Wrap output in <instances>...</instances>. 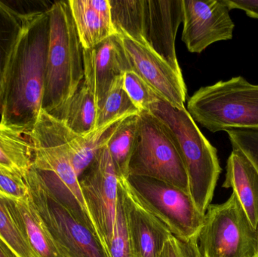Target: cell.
Segmentation results:
<instances>
[{"label": "cell", "mask_w": 258, "mask_h": 257, "mask_svg": "<svg viewBox=\"0 0 258 257\" xmlns=\"http://www.w3.org/2000/svg\"><path fill=\"white\" fill-rule=\"evenodd\" d=\"M168 128L184 164L189 193L197 209L206 214L221 173L216 148L203 135L186 108H177L162 99L149 109Z\"/></svg>", "instance_id": "7a4b0ae2"}, {"label": "cell", "mask_w": 258, "mask_h": 257, "mask_svg": "<svg viewBox=\"0 0 258 257\" xmlns=\"http://www.w3.org/2000/svg\"><path fill=\"white\" fill-rule=\"evenodd\" d=\"M3 198L12 220L34 257H66L47 230L30 197L27 201Z\"/></svg>", "instance_id": "2e32d148"}, {"label": "cell", "mask_w": 258, "mask_h": 257, "mask_svg": "<svg viewBox=\"0 0 258 257\" xmlns=\"http://www.w3.org/2000/svg\"><path fill=\"white\" fill-rule=\"evenodd\" d=\"M138 117L131 116L120 121L106 145L119 178L128 177V164L136 137Z\"/></svg>", "instance_id": "44dd1931"}, {"label": "cell", "mask_w": 258, "mask_h": 257, "mask_svg": "<svg viewBox=\"0 0 258 257\" xmlns=\"http://www.w3.org/2000/svg\"><path fill=\"white\" fill-rule=\"evenodd\" d=\"M25 19L0 1V110L9 63Z\"/></svg>", "instance_id": "ffe728a7"}, {"label": "cell", "mask_w": 258, "mask_h": 257, "mask_svg": "<svg viewBox=\"0 0 258 257\" xmlns=\"http://www.w3.org/2000/svg\"><path fill=\"white\" fill-rule=\"evenodd\" d=\"M48 10L27 17L9 63L0 122L30 131L42 110L49 41Z\"/></svg>", "instance_id": "6da1fadb"}, {"label": "cell", "mask_w": 258, "mask_h": 257, "mask_svg": "<svg viewBox=\"0 0 258 257\" xmlns=\"http://www.w3.org/2000/svg\"><path fill=\"white\" fill-rule=\"evenodd\" d=\"M49 41L42 110L54 115L75 95L84 80L83 48L68 1L48 9Z\"/></svg>", "instance_id": "3957f363"}, {"label": "cell", "mask_w": 258, "mask_h": 257, "mask_svg": "<svg viewBox=\"0 0 258 257\" xmlns=\"http://www.w3.org/2000/svg\"><path fill=\"white\" fill-rule=\"evenodd\" d=\"M128 176L158 180L189 195L187 175L175 140L166 126L150 111L138 115Z\"/></svg>", "instance_id": "8992f818"}, {"label": "cell", "mask_w": 258, "mask_h": 257, "mask_svg": "<svg viewBox=\"0 0 258 257\" xmlns=\"http://www.w3.org/2000/svg\"><path fill=\"white\" fill-rule=\"evenodd\" d=\"M123 200L135 257H159L171 231L140 200L126 178L118 184Z\"/></svg>", "instance_id": "5bb4252c"}, {"label": "cell", "mask_w": 258, "mask_h": 257, "mask_svg": "<svg viewBox=\"0 0 258 257\" xmlns=\"http://www.w3.org/2000/svg\"><path fill=\"white\" fill-rule=\"evenodd\" d=\"M69 4L83 49H91L118 34L110 0H69Z\"/></svg>", "instance_id": "9a60e30c"}, {"label": "cell", "mask_w": 258, "mask_h": 257, "mask_svg": "<svg viewBox=\"0 0 258 257\" xmlns=\"http://www.w3.org/2000/svg\"><path fill=\"white\" fill-rule=\"evenodd\" d=\"M0 239L16 257H34L0 196Z\"/></svg>", "instance_id": "cb8c5ba5"}, {"label": "cell", "mask_w": 258, "mask_h": 257, "mask_svg": "<svg viewBox=\"0 0 258 257\" xmlns=\"http://www.w3.org/2000/svg\"><path fill=\"white\" fill-rule=\"evenodd\" d=\"M24 178L30 202L66 257H109L98 235L48 191L31 167Z\"/></svg>", "instance_id": "52a82bcc"}, {"label": "cell", "mask_w": 258, "mask_h": 257, "mask_svg": "<svg viewBox=\"0 0 258 257\" xmlns=\"http://www.w3.org/2000/svg\"><path fill=\"white\" fill-rule=\"evenodd\" d=\"M230 10L240 9L250 18L258 19V0H224Z\"/></svg>", "instance_id": "f1b7e54d"}, {"label": "cell", "mask_w": 258, "mask_h": 257, "mask_svg": "<svg viewBox=\"0 0 258 257\" xmlns=\"http://www.w3.org/2000/svg\"><path fill=\"white\" fill-rule=\"evenodd\" d=\"M29 131L0 122V167L25 175L33 162Z\"/></svg>", "instance_id": "ac0fdd59"}, {"label": "cell", "mask_w": 258, "mask_h": 257, "mask_svg": "<svg viewBox=\"0 0 258 257\" xmlns=\"http://www.w3.org/2000/svg\"><path fill=\"white\" fill-rule=\"evenodd\" d=\"M226 132L233 149L243 153L258 172V129H232Z\"/></svg>", "instance_id": "484cf974"}, {"label": "cell", "mask_w": 258, "mask_h": 257, "mask_svg": "<svg viewBox=\"0 0 258 257\" xmlns=\"http://www.w3.org/2000/svg\"><path fill=\"white\" fill-rule=\"evenodd\" d=\"M119 179L107 146L79 178L85 205L107 252L113 237Z\"/></svg>", "instance_id": "30bf717a"}, {"label": "cell", "mask_w": 258, "mask_h": 257, "mask_svg": "<svg viewBox=\"0 0 258 257\" xmlns=\"http://www.w3.org/2000/svg\"><path fill=\"white\" fill-rule=\"evenodd\" d=\"M186 110L212 133L258 129V84L238 76L200 88L189 98Z\"/></svg>", "instance_id": "5b68a950"}, {"label": "cell", "mask_w": 258, "mask_h": 257, "mask_svg": "<svg viewBox=\"0 0 258 257\" xmlns=\"http://www.w3.org/2000/svg\"><path fill=\"white\" fill-rule=\"evenodd\" d=\"M0 196L15 200H28V187L24 175L0 167Z\"/></svg>", "instance_id": "4316f807"}, {"label": "cell", "mask_w": 258, "mask_h": 257, "mask_svg": "<svg viewBox=\"0 0 258 257\" xmlns=\"http://www.w3.org/2000/svg\"><path fill=\"white\" fill-rule=\"evenodd\" d=\"M0 257H16L0 239Z\"/></svg>", "instance_id": "f546056e"}, {"label": "cell", "mask_w": 258, "mask_h": 257, "mask_svg": "<svg viewBox=\"0 0 258 257\" xmlns=\"http://www.w3.org/2000/svg\"><path fill=\"white\" fill-rule=\"evenodd\" d=\"M131 66L162 99L177 108H185L186 87L178 72L159 54L125 35L119 34Z\"/></svg>", "instance_id": "7c38bea8"}, {"label": "cell", "mask_w": 258, "mask_h": 257, "mask_svg": "<svg viewBox=\"0 0 258 257\" xmlns=\"http://www.w3.org/2000/svg\"><path fill=\"white\" fill-rule=\"evenodd\" d=\"M129 185L143 204L174 236L197 238L204 222L188 193L167 183L144 177L128 176Z\"/></svg>", "instance_id": "9c48e42d"}, {"label": "cell", "mask_w": 258, "mask_h": 257, "mask_svg": "<svg viewBox=\"0 0 258 257\" xmlns=\"http://www.w3.org/2000/svg\"><path fill=\"white\" fill-rule=\"evenodd\" d=\"M83 66L84 81L95 97L98 110L116 78L132 70L119 34L110 36L91 49H83Z\"/></svg>", "instance_id": "4fadbf2b"}, {"label": "cell", "mask_w": 258, "mask_h": 257, "mask_svg": "<svg viewBox=\"0 0 258 257\" xmlns=\"http://www.w3.org/2000/svg\"><path fill=\"white\" fill-rule=\"evenodd\" d=\"M123 86L131 101L141 113L149 111L150 106L153 103L159 99H162L161 97L133 70H128L124 73Z\"/></svg>", "instance_id": "d4e9b609"}, {"label": "cell", "mask_w": 258, "mask_h": 257, "mask_svg": "<svg viewBox=\"0 0 258 257\" xmlns=\"http://www.w3.org/2000/svg\"><path fill=\"white\" fill-rule=\"evenodd\" d=\"M198 241L203 257H257V232L234 193L209 205Z\"/></svg>", "instance_id": "ba28073f"}, {"label": "cell", "mask_w": 258, "mask_h": 257, "mask_svg": "<svg viewBox=\"0 0 258 257\" xmlns=\"http://www.w3.org/2000/svg\"><path fill=\"white\" fill-rule=\"evenodd\" d=\"M223 187L232 189L251 225L258 226V172L240 151L233 149L226 166Z\"/></svg>", "instance_id": "e0dca14e"}, {"label": "cell", "mask_w": 258, "mask_h": 257, "mask_svg": "<svg viewBox=\"0 0 258 257\" xmlns=\"http://www.w3.org/2000/svg\"><path fill=\"white\" fill-rule=\"evenodd\" d=\"M159 257H203L199 246L198 237L183 239L171 235L168 238Z\"/></svg>", "instance_id": "83f0119b"}, {"label": "cell", "mask_w": 258, "mask_h": 257, "mask_svg": "<svg viewBox=\"0 0 258 257\" xmlns=\"http://www.w3.org/2000/svg\"><path fill=\"white\" fill-rule=\"evenodd\" d=\"M98 111L95 97L83 80L68 104L51 116L61 120L76 134L86 136L96 129Z\"/></svg>", "instance_id": "d6986e66"}, {"label": "cell", "mask_w": 258, "mask_h": 257, "mask_svg": "<svg viewBox=\"0 0 258 257\" xmlns=\"http://www.w3.org/2000/svg\"><path fill=\"white\" fill-rule=\"evenodd\" d=\"M141 112L134 105L125 92L123 75L116 78L107 94L101 108L98 112L96 129H101L131 116H138Z\"/></svg>", "instance_id": "7402d4cb"}, {"label": "cell", "mask_w": 258, "mask_h": 257, "mask_svg": "<svg viewBox=\"0 0 258 257\" xmlns=\"http://www.w3.org/2000/svg\"><path fill=\"white\" fill-rule=\"evenodd\" d=\"M107 253L109 257H135L125 207L119 187L113 237Z\"/></svg>", "instance_id": "603a6c76"}, {"label": "cell", "mask_w": 258, "mask_h": 257, "mask_svg": "<svg viewBox=\"0 0 258 257\" xmlns=\"http://www.w3.org/2000/svg\"><path fill=\"white\" fill-rule=\"evenodd\" d=\"M256 232H257V257H258V226L257 228V230H256Z\"/></svg>", "instance_id": "4dcf8cb0"}, {"label": "cell", "mask_w": 258, "mask_h": 257, "mask_svg": "<svg viewBox=\"0 0 258 257\" xmlns=\"http://www.w3.org/2000/svg\"><path fill=\"white\" fill-rule=\"evenodd\" d=\"M118 34L148 47L181 72L175 49L183 22V0H110Z\"/></svg>", "instance_id": "277c9868"}, {"label": "cell", "mask_w": 258, "mask_h": 257, "mask_svg": "<svg viewBox=\"0 0 258 257\" xmlns=\"http://www.w3.org/2000/svg\"><path fill=\"white\" fill-rule=\"evenodd\" d=\"M224 0H183L182 41L200 54L209 45L233 39L235 24Z\"/></svg>", "instance_id": "8fae6325"}]
</instances>
